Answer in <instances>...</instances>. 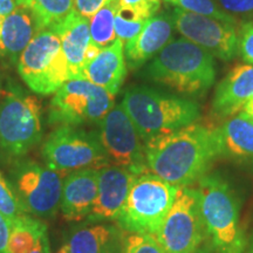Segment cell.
Returning a JSON list of instances; mask_svg holds the SVG:
<instances>
[{
  "label": "cell",
  "mask_w": 253,
  "mask_h": 253,
  "mask_svg": "<svg viewBox=\"0 0 253 253\" xmlns=\"http://www.w3.org/2000/svg\"><path fill=\"white\" fill-rule=\"evenodd\" d=\"M144 151L150 172L177 188H185L205 176L223 156V143L219 128L192 123L144 142Z\"/></svg>",
  "instance_id": "1"
},
{
  "label": "cell",
  "mask_w": 253,
  "mask_h": 253,
  "mask_svg": "<svg viewBox=\"0 0 253 253\" xmlns=\"http://www.w3.org/2000/svg\"><path fill=\"white\" fill-rule=\"evenodd\" d=\"M121 106L143 142L184 128L201 118L197 103L145 86L129 88Z\"/></svg>",
  "instance_id": "2"
},
{
  "label": "cell",
  "mask_w": 253,
  "mask_h": 253,
  "mask_svg": "<svg viewBox=\"0 0 253 253\" xmlns=\"http://www.w3.org/2000/svg\"><path fill=\"white\" fill-rule=\"evenodd\" d=\"M213 56L191 41L171 40L155 56L145 74L185 95L203 94L216 79Z\"/></svg>",
  "instance_id": "3"
},
{
  "label": "cell",
  "mask_w": 253,
  "mask_h": 253,
  "mask_svg": "<svg viewBox=\"0 0 253 253\" xmlns=\"http://www.w3.org/2000/svg\"><path fill=\"white\" fill-rule=\"evenodd\" d=\"M199 212L205 232L218 253H244V231L239 205L231 186L219 175H205L198 181Z\"/></svg>",
  "instance_id": "4"
},
{
  "label": "cell",
  "mask_w": 253,
  "mask_h": 253,
  "mask_svg": "<svg viewBox=\"0 0 253 253\" xmlns=\"http://www.w3.org/2000/svg\"><path fill=\"white\" fill-rule=\"evenodd\" d=\"M178 190L150 171L137 175L116 220L119 227L128 233L156 236Z\"/></svg>",
  "instance_id": "5"
},
{
  "label": "cell",
  "mask_w": 253,
  "mask_h": 253,
  "mask_svg": "<svg viewBox=\"0 0 253 253\" xmlns=\"http://www.w3.org/2000/svg\"><path fill=\"white\" fill-rule=\"evenodd\" d=\"M18 71L34 93L50 95L69 80L61 40L52 28H45L28 43L18 60Z\"/></svg>",
  "instance_id": "6"
},
{
  "label": "cell",
  "mask_w": 253,
  "mask_h": 253,
  "mask_svg": "<svg viewBox=\"0 0 253 253\" xmlns=\"http://www.w3.org/2000/svg\"><path fill=\"white\" fill-rule=\"evenodd\" d=\"M41 154L47 167L62 173L84 169L99 170L110 164L97 132L73 126H59L50 132Z\"/></svg>",
  "instance_id": "7"
},
{
  "label": "cell",
  "mask_w": 253,
  "mask_h": 253,
  "mask_svg": "<svg viewBox=\"0 0 253 253\" xmlns=\"http://www.w3.org/2000/svg\"><path fill=\"white\" fill-rule=\"evenodd\" d=\"M41 106L33 95L9 93L0 104V155L20 158L42 137Z\"/></svg>",
  "instance_id": "8"
},
{
  "label": "cell",
  "mask_w": 253,
  "mask_h": 253,
  "mask_svg": "<svg viewBox=\"0 0 253 253\" xmlns=\"http://www.w3.org/2000/svg\"><path fill=\"white\" fill-rule=\"evenodd\" d=\"M115 106L114 95L86 79H73L62 84L50 100L48 123L78 126L99 123Z\"/></svg>",
  "instance_id": "9"
},
{
  "label": "cell",
  "mask_w": 253,
  "mask_h": 253,
  "mask_svg": "<svg viewBox=\"0 0 253 253\" xmlns=\"http://www.w3.org/2000/svg\"><path fill=\"white\" fill-rule=\"evenodd\" d=\"M65 173L33 161L17 163L11 183L27 213L37 218H52L58 212Z\"/></svg>",
  "instance_id": "10"
},
{
  "label": "cell",
  "mask_w": 253,
  "mask_h": 253,
  "mask_svg": "<svg viewBox=\"0 0 253 253\" xmlns=\"http://www.w3.org/2000/svg\"><path fill=\"white\" fill-rule=\"evenodd\" d=\"M197 190L179 188L169 213L156 233L166 253H198L204 237Z\"/></svg>",
  "instance_id": "11"
},
{
  "label": "cell",
  "mask_w": 253,
  "mask_h": 253,
  "mask_svg": "<svg viewBox=\"0 0 253 253\" xmlns=\"http://www.w3.org/2000/svg\"><path fill=\"white\" fill-rule=\"evenodd\" d=\"M97 136L110 164L135 175L149 172L144 142L121 104L114 106L99 122Z\"/></svg>",
  "instance_id": "12"
},
{
  "label": "cell",
  "mask_w": 253,
  "mask_h": 253,
  "mask_svg": "<svg viewBox=\"0 0 253 253\" xmlns=\"http://www.w3.org/2000/svg\"><path fill=\"white\" fill-rule=\"evenodd\" d=\"M171 19L173 27L184 39L223 61H230L235 58L238 49V34L235 24L179 8L173 9Z\"/></svg>",
  "instance_id": "13"
},
{
  "label": "cell",
  "mask_w": 253,
  "mask_h": 253,
  "mask_svg": "<svg viewBox=\"0 0 253 253\" xmlns=\"http://www.w3.org/2000/svg\"><path fill=\"white\" fill-rule=\"evenodd\" d=\"M137 175L125 168L108 166L99 169L97 196L88 216L89 223L118 220Z\"/></svg>",
  "instance_id": "14"
},
{
  "label": "cell",
  "mask_w": 253,
  "mask_h": 253,
  "mask_svg": "<svg viewBox=\"0 0 253 253\" xmlns=\"http://www.w3.org/2000/svg\"><path fill=\"white\" fill-rule=\"evenodd\" d=\"M97 169L78 170L66 176L60 202V210L66 220L79 221L89 216L97 196Z\"/></svg>",
  "instance_id": "15"
},
{
  "label": "cell",
  "mask_w": 253,
  "mask_h": 253,
  "mask_svg": "<svg viewBox=\"0 0 253 253\" xmlns=\"http://www.w3.org/2000/svg\"><path fill=\"white\" fill-rule=\"evenodd\" d=\"M171 15H154L134 39L125 43V56L129 68L136 69L153 59L172 40Z\"/></svg>",
  "instance_id": "16"
},
{
  "label": "cell",
  "mask_w": 253,
  "mask_h": 253,
  "mask_svg": "<svg viewBox=\"0 0 253 253\" xmlns=\"http://www.w3.org/2000/svg\"><path fill=\"white\" fill-rule=\"evenodd\" d=\"M89 25L90 19L81 15L74 8L62 23L52 28L61 40L63 54L67 60L69 80L81 79L86 66V52L91 43Z\"/></svg>",
  "instance_id": "17"
},
{
  "label": "cell",
  "mask_w": 253,
  "mask_h": 253,
  "mask_svg": "<svg viewBox=\"0 0 253 253\" xmlns=\"http://www.w3.org/2000/svg\"><path fill=\"white\" fill-rule=\"evenodd\" d=\"M253 96V66L239 65L219 82L212 99V113L220 119L242 112Z\"/></svg>",
  "instance_id": "18"
},
{
  "label": "cell",
  "mask_w": 253,
  "mask_h": 253,
  "mask_svg": "<svg viewBox=\"0 0 253 253\" xmlns=\"http://www.w3.org/2000/svg\"><path fill=\"white\" fill-rule=\"evenodd\" d=\"M126 77L125 43L116 39L87 63L81 79L93 82L115 96Z\"/></svg>",
  "instance_id": "19"
},
{
  "label": "cell",
  "mask_w": 253,
  "mask_h": 253,
  "mask_svg": "<svg viewBox=\"0 0 253 253\" xmlns=\"http://www.w3.org/2000/svg\"><path fill=\"white\" fill-rule=\"evenodd\" d=\"M42 30L36 13L27 5H20L4 18L0 34V54L18 62L28 43Z\"/></svg>",
  "instance_id": "20"
},
{
  "label": "cell",
  "mask_w": 253,
  "mask_h": 253,
  "mask_svg": "<svg viewBox=\"0 0 253 253\" xmlns=\"http://www.w3.org/2000/svg\"><path fill=\"white\" fill-rule=\"evenodd\" d=\"M69 253H123L125 240L118 226L93 223L73 231Z\"/></svg>",
  "instance_id": "21"
},
{
  "label": "cell",
  "mask_w": 253,
  "mask_h": 253,
  "mask_svg": "<svg viewBox=\"0 0 253 253\" xmlns=\"http://www.w3.org/2000/svg\"><path fill=\"white\" fill-rule=\"evenodd\" d=\"M223 156L253 161V123L243 115L231 118L219 126Z\"/></svg>",
  "instance_id": "22"
},
{
  "label": "cell",
  "mask_w": 253,
  "mask_h": 253,
  "mask_svg": "<svg viewBox=\"0 0 253 253\" xmlns=\"http://www.w3.org/2000/svg\"><path fill=\"white\" fill-rule=\"evenodd\" d=\"M47 235V226L37 217H18L11 226L6 253H32Z\"/></svg>",
  "instance_id": "23"
},
{
  "label": "cell",
  "mask_w": 253,
  "mask_h": 253,
  "mask_svg": "<svg viewBox=\"0 0 253 253\" xmlns=\"http://www.w3.org/2000/svg\"><path fill=\"white\" fill-rule=\"evenodd\" d=\"M119 7V0H114L97 11L90 19V40L99 49L106 48L118 39L115 33V17Z\"/></svg>",
  "instance_id": "24"
},
{
  "label": "cell",
  "mask_w": 253,
  "mask_h": 253,
  "mask_svg": "<svg viewBox=\"0 0 253 253\" xmlns=\"http://www.w3.org/2000/svg\"><path fill=\"white\" fill-rule=\"evenodd\" d=\"M27 6L36 13L43 30L62 23L75 8L74 0H28Z\"/></svg>",
  "instance_id": "25"
},
{
  "label": "cell",
  "mask_w": 253,
  "mask_h": 253,
  "mask_svg": "<svg viewBox=\"0 0 253 253\" xmlns=\"http://www.w3.org/2000/svg\"><path fill=\"white\" fill-rule=\"evenodd\" d=\"M168 4L175 6L182 11L211 17L220 21L235 24V19L229 13L224 12L213 0H164Z\"/></svg>",
  "instance_id": "26"
},
{
  "label": "cell",
  "mask_w": 253,
  "mask_h": 253,
  "mask_svg": "<svg viewBox=\"0 0 253 253\" xmlns=\"http://www.w3.org/2000/svg\"><path fill=\"white\" fill-rule=\"evenodd\" d=\"M0 212L13 223L18 217L27 214L11 182L0 171Z\"/></svg>",
  "instance_id": "27"
},
{
  "label": "cell",
  "mask_w": 253,
  "mask_h": 253,
  "mask_svg": "<svg viewBox=\"0 0 253 253\" xmlns=\"http://www.w3.org/2000/svg\"><path fill=\"white\" fill-rule=\"evenodd\" d=\"M147 21L148 20L138 18L134 12L129 9L119 7L115 17L116 38L122 40L123 43H126L140 33Z\"/></svg>",
  "instance_id": "28"
},
{
  "label": "cell",
  "mask_w": 253,
  "mask_h": 253,
  "mask_svg": "<svg viewBox=\"0 0 253 253\" xmlns=\"http://www.w3.org/2000/svg\"><path fill=\"white\" fill-rule=\"evenodd\" d=\"M123 253H166L153 235L130 233L125 239Z\"/></svg>",
  "instance_id": "29"
},
{
  "label": "cell",
  "mask_w": 253,
  "mask_h": 253,
  "mask_svg": "<svg viewBox=\"0 0 253 253\" xmlns=\"http://www.w3.org/2000/svg\"><path fill=\"white\" fill-rule=\"evenodd\" d=\"M121 8L134 12L138 18L149 20L157 13L161 6V0H119Z\"/></svg>",
  "instance_id": "30"
},
{
  "label": "cell",
  "mask_w": 253,
  "mask_h": 253,
  "mask_svg": "<svg viewBox=\"0 0 253 253\" xmlns=\"http://www.w3.org/2000/svg\"><path fill=\"white\" fill-rule=\"evenodd\" d=\"M238 48L243 60L253 66V23H246L242 26Z\"/></svg>",
  "instance_id": "31"
},
{
  "label": "cell",
  "mask_w": 253,
  "mask_h": 253,
  "mask_svg": "<svg viewBox=\"0 0 253 253\" xmlns=\"http://www.w3.org/2000/svg\"><path fill=\"white\" fill-rule=\"evenodd\" d=\"M218 6L226 13L248 14L253 12V0H217Z\"/></svg>",
  "instance_id": "32"
},
{
  "label": "cell",
  "mask_w": 253,
  "mask_h": 253,
  "mask_svg": "<svg viewBox=\"0 0 253 253\" xmlns=\"http://www.w3.org/2000/svg\"><path fill=\"white\" fill-rule=\"evenodd\" d=\"M114 0H74V7L81 15L91 18L101 8Z\"/></svg>",
  "instance_id": "33"
},
{
  "label": "cell",
  "mask_w": 253,
  "mask_h": 253,
  "mask_svg": "<svg viewBox=\"0 0 253 253\" xmlns=\"http://www.w3.org/2000/svg\"><path fill=\"white\" fill-rule=\"evenodd\" d=\"M12 223L0 212V253H6Z\"/></svg>",
  "instance_id": "34"
},
{
  "label": "cell",
  "mask_w": 253,
  "mask_h": 253,
  "mask_svg": "<svg viewBox=\"0 0 253 253\" xmlns=\"http://www.w3.org/2000/svg\"><path fill=\"white\" fill-rule=\"evenodd\" d=\"M17 0H0V15L6 17L19 7Z\"/></svg>",
  "instance_id": "35"
},
{
  "label": "cell",
  "mask_w": 253,
  "mask_h": 253,
  "mask_svg": "<svg viewBox=\"0 0 253 253\" xmlns=\"http://www.w3.org/2000/svg\"><path fill=\"white\" fill-rule=\"evenodd\" d=\"M240 115H243L244 118L250 120V121L253 123V96L248 101V102H246L244 108L242 109Z\"/></svg>",
  "instance_id": "36"
},
{
  "label": "cell",
  "mask_w": 253,
  "mask_h": 253,
  "mask_svg": "<svg viewBox=\"0 0 253 253\" xmlns=\"http://www.w3.org/2000/svg\"><path fill=\"white\" fill-rule=\"evenodd\" d=\"M50 248L49 246V239H48V236L45 237V239L41 242V244L38 246V248L34 250L33 252L32 253H46L47 250H48Z\"/></svg>",
  "instance_id": "37"
},
{
  "label": "cell",
  "mask_w": 253,
  "mask_h": 253,
  "mask_svg": "<svg viewBox=\"0 0 253 253\" xmlns=\"http://www.w3.org/2000/svg\"><path fill=\"white\" fill-rule=\"evenodd\" d=\"M58 253H69V249H68V245L66 244V245H63L61 249L59 250L58 251Z\"/></svg>",
  "instance_id": "38"
},
{
  "label": "cell",
  "mask_w": 253,
  "mask_h": 253,
  "mask_svg": "<svg viewBox=\"0 0 253 253\" xmlns=\"http://www.w3.org/2000/svg\"><path fill=\"white\" fill-rule=\"evenodd\" d=\"M4 18L2 15H0V34H1V28H2V23H4Z\"/></svg>",
  "instance_id": "39"
},
{
  "label": "cell",
  "mask_w": 253,
  "mask_h": 253,
  "mask_svg": "<svg viewBox=\"0 0 253 253\" xmlns=\"http://www.w3.org/2000/svg\"><path fill=\"white\" fill-rule=\"evenodd\" d=\"M19 5H27V1L28 0H17Z\"/></svg>",
  "instance_id": "40"
},
{
  "label": "cell",
  "mask_w": 253,
  "mask_h": 253,
  "mask_svg": "<svg viewBox=\"0 0 253 253\" xmlns=\"http://www.w3.org/2000/svg\"><path fill=\"white\" fill-rule=\"evenodd\" d=\"M248 253H253V240H252V242H251V244H250V246H249Z\"/></svg>",
  "instance_id": "41"
},
{
  "label": "cell",
  "mask_w": 253,
  "mask_h": 253,
  "mask_svg": "<svg viewBox=\"0 0 253 253\" xmlns=\"http://www.w3.org/2000/svg\"><path fill=\"white\" fill-rule=\"evenodd\" d=\"M46 253H50V248H49L48 250H47V251H46Z\"/></svg>",
  "instance_id": "42"
},
{
  "label": "cell",
  "mask_w": 253,
  "mask_h": 253,
  "mask_svg": "<svg viewBox=\"0 0 253 253\" xmlns=\"http://www.w3.org/2000/svg\"><path fill=\"white\" fill-rule=\"evenodd\" d=\"M198 253H205V252H204V251H202V252H198Z\"/></svg>",
  "instance_id": "43"
}]
</instances>
